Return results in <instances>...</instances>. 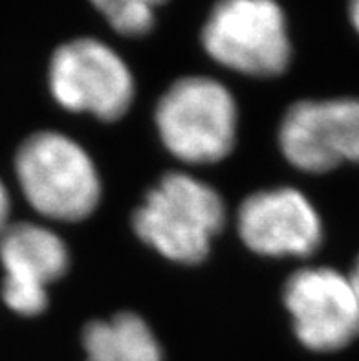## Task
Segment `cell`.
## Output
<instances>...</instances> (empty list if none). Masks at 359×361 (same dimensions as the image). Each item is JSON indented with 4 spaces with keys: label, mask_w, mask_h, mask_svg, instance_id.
Returning <instances> with one entry per match:
<instances>
[{
    "label": "cell",
    "mask_w": 359,
    "mask_h": 361,
    "mask_svg": "<svg viewBox=\"0 0 359 361\" xmlns=\"http://www.w3.org/2000/svg\"><path fill=\"white\" fill-rule=\"evenodd\" d=\"M351 18L354 27L359 33V0H352L351 2Z\"/></svg>",
    "instance_id": "obj_13"
},
{
    "label": "cell",
    "mask_w": 359,
    "mask_h": 361,
    "mask_svg": "<svg viewBox=\"0 0 359 361\" xmlns=\"http://www.w3.org/2000/svg\"><path fill=\"white\" fill-rule=\"evenodd\" d=\"M226 224V206L211 185L185 173H169L134 211L138 237L159 255L198 264Z\"/></svg>",
    "instance_id": "obj_1"
},
{
    "label": "cell",
    "mask_w": 359,
    "mask_h": 361,
    "mask_svg": "<svg viewBox=\"0 0 359 361\" xmlns=\"http://www.w3.org/2000/svg\"><path fill=\"white\" fill-rule=\"evenodd\" d=\"M15 174L28 204L46 219L79 222L101 200V178L90 154L61 133L28 137L15 156Z\"/></svg>",
    "instance_id": "obj_2"
},
{
    "label": "cell",
    "mask_w": 359,
    "mask_h": 361,
    "mask_svg": "<svg viewBox=\"0 0 359 361\" xmlns=\"http://www.w3.org/2000/svg\"><path fill=\"white\" fill-rule=\"evenodd\" d=\"M351 279H352V284H354L355 293H358V301H359V259H358V262H355L354 270H352Z\"/></svg>",
    "instance_id": "obj_14"
},
{
    "label": "cell",
    "mask_w": 359,
    "mask_h": 361,
    "mask_svg": "<svg viewBox=\"0 0 359 361\" xmlns=\"http://www.w3.org/2000/svg\"><path fill=\"white\" fill-rule=\"evenodd\" d=\"M50 90L70 112L101 121L123 118L134 101V78L127 63L105 42L83 37L55 50L50 61Z\"/></svg>",
    "instance_id": "obj_5"
},
{
    "label": "cell",
    "mask_w": 359,
    "mask_h": 361,
    "mask_svg": "<svg viewBox=\"0 0 359 361\" xmlns=\"http://www.w3.org/2000/svg\"><path fill=\"white\" fill-rule=\"evenodd\" d=\"M279 145L288 161L305 173H327L359 161V101H299L279 127Z\"/></svg>",
    "instance_id": "obj_7"
},
{
    "label": "cell",
    "mask_w": 359,
    "mask_h": 361,
    "mask_svg": "<svg viewBox=\"0 0 359 361\" xmlns=\"http://www.w3.org/2000/svg\"><path fill=\"white\" fill-rule=\"evenodd\" d=\"M9 209H11V204H9V192L6 189V185L0 180V235L8 228V219H9Z\"/></svg>",
    "instance_id": "obj_12"
},
{
    "label": "cell",
    "mask_w": 359,
    "mask_h": 361,
    "mask_svg": "<svg viewBox=\"0 0 359 361\" xmlns=\"http://www.w3.org/2000/svg\"><path fill=\"white\" fill-rule=\"evenodd\" d=\"M87 361H164L154 332L138 314L92 321L83 332Z\"/></svg>",
    "instance_id": "obj_10"
},
{
    "label": "cell",
    "mask_w": 359,
    "mask_h": 361,
    "mask_svg": "<svg viewBox=\"0 0 359 361\" xmlns=\"http://www.w3.org/2000/svg\"><path fill=\"white\" fill-rule=\"evenodd\" d=\"M242 243L264 257H310L323 243V222L312 202L293 188L266 189L242 202Z\"/></svg>",
    "instance_id": "obj_9"
},
{
    "label": "cell",
    "mask_w": 359,
    "mask_h": 361,
    "mask_svg": "<svg viewBox=\"0 0 359 361\" xmlns=\"http://www.w3.org/2000/svg\"><path fill=\"white\" fill-rule=\"evenodd\" d=\"M284 305L300 343L334 353L359 336V301L351 275L334 268H303L284 284Z\"/></svg>",
    "instance_id": "obj_6"
},
{
    "label": "cell",
    "mask_w": 359,
    "mask_h": 361,
    "mask_svg": "<svg viewBox=\"0 0 359 361\" xmlns=\"http://www.w3.org/2000/svg\"><path fill=\"white\" fill-rule=\"evenodd\" d=\"M0 264L6 305L20 316H39L48 307V286L68 271L70 253L51 229L18 222L0 235Z\"/></svg>",
    "instance_id": "obj_8"
},
{
    "label": "cell",
    "mask_w": 359,
    "mask_h": 361,
    "mask_svg": "<svg viewBox=\"0 0 359 361\" xmlns=\"http://www.w3.org/2000/svg\"><path fill=\"white\" fill-rule=\"evenodd\" d=\"M154 121L165 149L185 164L224 160L237 142L235 97L211 78H183L173 82L159 97Z\"/></svg>",
    "instance_id": "obj_3"
},
{
    "label": "cell",
    "mask_w": 359,
    "mask_h": 361,
    "mask_svg": "<svg viewBox=\"0 0 359 361\" xmlns=\"http://www.w3.org/2000/svg\"><path fill=\"white\" fill-rule=\"evenodd\" d=\"M202 44L217 63L255 78L281 75L291 57L286 18L275 0H220Z\"/></svg>",
    "instance_id": "obj_4"
},
{
    "label": "cell",
    "mask_w": 359,
    "mask_h": 361,
    "mask_svg": "<svg viewBox=\"0 0 359 361\" xmlns=\"http://www.w3.org/2000/svg\"><path fill=\"white\" fill-rule=\"evenodd\" d=\"M141 2H147V4H150V6H158V4H162V2H165V0H141Z\"/></svg>",
    "instance_id": "obj_15"
},
{
    "label": "cell",
    "mask_w": 359,
    "mask_h": 361,
    "mask_svg": "<svg viewBox=\"0 0 359 361\" xmlns=\"http://www.w3.org/2000/svg\"><path fill=\"white\" fill-rule=\"evenodd\" d=\"M116 32L141 37L154 26V6L141 0H92Z\"/></svg>",
    "instance_id": "obj_11"
}]
</instances>
